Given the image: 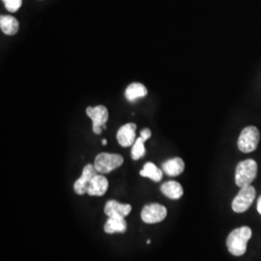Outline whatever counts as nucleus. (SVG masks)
<instances>
[{
	"instance_id": "f257e3e1",
	"label": "nucleus",
	"mask_w": 261,
	"mask_h": 261,
	"mask_svg": "<svg viewBox=\"0 0 261 261\" xmlns=\"http://www.w3.org/2000/svg\"><path fill=\"white\" fill-rule=\"evenodd\" d=\"M252 237V229L242 226L232 230L226 239L227 250L235 256H241L247 251V245Z\"/></svg>"
},
{
	"instance_id": "f03ea898",
	"label": "nucleus",
	"mask_w": 261,
	"mask_h": 261,
	"mask_svg": "<svg viewBox=\"0 0 261 261\" xmlns=\"http://www.w3.org/2000/svg\"><path fill=\"white\" fill-rule=\"evenodd\" d=\"M257 174V163L248 159L240 162L235 170V183L240 188L250 186Z\"/></svg>"
},
{
	"instance_id": "7ed1b4c3",
	"label": "nucleus",
	"mask_w": 261,
	"mask_h": 261,
	"mask_svg": "<svg viewBox=\"0 0 261 261\" xmlns=\"http://www.w3.org/2000/svg\"><path fill=\"white\" fill-rule=\"evenodd\" d=\"M260 140V133L254 126H248L243 129L238 139V148L243 153H251L257 148Z\"/></svg>"
},
{
	"instance_id": "20e7f679",
	"label": "nucleus",
	"mask_w": 261,
	"mask_h": 261,
	"mask_svg": "<svg viewBox=\"0 0 261 261\" xmlns=\"http://www.w3.org/2000/svg\"><path fill=\"white\" fill-rule=\"evenodd\" d=\"M124 163V159L119 154L112 153H101L97 155L94 162V167L100 173H110L112 170L121 167Z\"/></svg>"
},
{
	"instance_id": "39448f33",
	"label": "nucleus",
	"mask_w": 261,
	"mask_h": 261,
	"mask_svg": "<svg viewBox=\"0 0 261 261\" xmlns=\"http://www.w3.org/2000/svg\"><path fill=\"white\" fill-rule=\"evenodd\" d=\"M86 114L92 120V129L96 135H100L103 129H106V124L109 121V111L102 106L88 107L86 109Z\"/></svg>"
},
{
	"instance_id": "423d86ee",
	"label": "nucleus",
	"mask_w": 261,
	"mask_h": 261,
	"mask_svg": "<svg viewBox=\"0 0 261 261\" xmlns=\"http://www.w3.org/2000/svg\"><path fill=\"white\" fill-rule=\"evenodd\" d=\"M255 195V189L251 185L241 188L240 192L232 201V210L236 213H244L252 205Z\"/></svg>"
},
{
	"instance_id": "0eeeda50",
	"label": "nucleus",
	"mask_w": 261,
	"mask_h": 261,
	"mask_svg": "<svg viewBox=\"0 0 261 261\" xmlns=\"http://www.w3.org/2000/svg\"><path fill=\"white\" fill-rule=\"evenodd\" d=\"M168 215V210L165 206L158 203H152L144 206L141 211V220L145 224H157L163 222Z\"/></svg>"
},
{
	"instance_id": "6e6552de",
	"label": "nucleus",
	"mask_w": 261,
	"mask_h": 261,
	"mask_svg": "<svg viewBox=\"0 0 261 261\" xmlns=\"http://www.w3.org/2000/svg\"><path fill=\"white\" fill-rule=\"evenodd\" d=\"M97 169L94 167V165H86L83 170L82 176L79 178L74 184V190L75 194L83 196L84 194H87L88 187L90 185L93 178L97 175Z\"/></svg>"
},
{
	"instance_id": "1a4fd4ad",
	"label": "nucleus",
	"mask_w": 261,
	"mask_h": 261,
	"mask_svg": "<svg viewBox=\"0 0 261 261\" xmlns=\"http://www.w3.org/2000/svg\"><path fill=\"white\" fill-rule=\"evenodd\" d=\"M137 125L135 123H127L119 128L116 138L122 147L133 146L136 141Z\"/></svg>"
},
{
	"instance_id": "9d476101",
	"label": "nucleus",
	"mask_w": 261,
	"mask_h": 261,
	"mask_svg": "<svg viewBox=\"0 0 261 261\" xmlns=\"http://www.w3.org/2000/svg\"><path fill=\"white\" fill-rule=\"evenodd\" d=\"M105 214L108 217H127L132 211V206L130 204L120 203L116 200H110L106 203L103 208Z\"/></svg>"
},
{
	"instance_id": "9b49d317",
	"label": "nucleus",
	"mask_w": 261,
	"mask_h": 261,
	"mask_svg": "<svg viewBox=\"0 0 261 261\" xmlns=\"http://www.w3.org/2000/svg\"><path fill=\"white\" fill-rule=\"evenodd\" d=\"M109 189V181L103 175L97 174L88 187L87 194L91 196H102Z\"/></svg>"
},
{
	"instance_id": "f8f14e48",
	"label": "nucleus",
	"mask_w": 261,
	"mask_h": 261,
	"mask_svg": "<svg viewBox=\"0 0 261 261\" xmlns=\"http://www.w3.org/2000/svg\"><path fill=\"white\" fill-rule=\"evenodd\" d=\"M105 232L108 234L125 233L127 223L123 217H109L103 226Z\"/></svg>"
},
{
	"instance_id": "ddd939ff",
	"label": "nucleus",
	"mask_w": 261,
	"mask_h": 261,
	"mask_svg": "<svg viewBox=\"0 0 261 261\" xmlns=\"http://www.w3.org/2000/svg\"><path fill=\"white\" fill-rule=\"evenodd\" d=\"M163 171L168 176H178L185 169V163L181 158L169 159L166 161L163 166Z\"/></svg>"
},
{
	"instance_id": "4468645a",
	"label": "nucleus",
	"mask_w": 261,
	"mask_h": 261,
	"mask_svg": "<svg viewBox=\"0 0 261 261\" xmlns=\"http://www.w3.org/2000/svg\"><path fill=\"white\" fill-rule=\"evenodd\" d=\"M147 94H148L147 88L140 83L130 84L125 90V97L130 103H134L140 99L144 98Z\"/></svg>"
},
{
	"instance_id": "2eb2a0df",
	"label": "nucleus",
	"mask_w": 261,
	"mask_h": 261,
	"mask_svg": "<svg viewBox=\"0 0 261 261\" xmlns=\"http://www.w3.org/2000/svg\"><path fill=\"white\" fill-rule=\"evenodd\" d=\"M0 28H1V31L5 35L14 36L19 31V21H18V19L12 16H1L0 17Z\"/></svg>"
},
{
	"instance_id": "dca6fc26",
	"label": "nucleus",
	"mask_w": 261,
	"mask_h": 261,
	"mask_svg": "<svg viewBox=\"0 0 261 261\" xmlns=\"http://www.w3.org/2000/svg\"><path fill=\"white\" fill-rule=\"evenodd\" d=\"M161 192L170 199H179L184 194L183 188L176 181L164 183L161 187Z\"/></svg>"
},
{
	"instance_id": "f3484780",
	"label": "nucleus",
	"mask_w": 261,
	"mask_h": 261,
	"mask_svg": "<svg viewBox=\"0 0 261 261\" xmlns=\"http://www.w3.org/2000/svg\"><path fill=\"white\" fill-rule=\"evenodd\" d=\"M163 170L153 163H146L140 170V174L142 177L149 178L154 182H159L163 178Z\"/></svg>"
},
{
	"instance_id": "a211bd4d",
	"label": "nucleus",
	"mask_w": 261,
	"mask_h": 261,
	"mask_svg": "<svg viewBox=\"0 0 261 261\" xmlns=\"http://www.w3.org/2000/svg\"><path fill=\"white\" fill-rule=\"evenodd\" d=\"M145 141L146 140L141 137L136 140L135 143L133 144L132 151H130V157L133 160H135V161L140 160L145 155V145H144Z\"/></svg>"
},
{
	"instance_id": "6ab92c4d",
	"label": "nucleus",
	"mask_w": 261,
	"mask_h": 261,
	"mask_svg": "<svg viewBox=\"0 0 261 261\" xmlns=\"http://www.w3.org/2000/svg\"><path fill=\"white\" fill-rule=\"evenodd\" d=\"M5 8L11 13H16L22 5V0H2Z\"/></svg>"
},
{
	"instance_id": "aec40b11",
	"label": "nucleus",
	"mask_w": 261,
	"mask_h": 261,
	"mask_svg": "<svg viewBox=\"0 0 261 261\" xmlns=\"http://www.w3.org/2000/svg\"><path fill=\"white\" fill-rule=\"evenodd\" d=\"M151 135H152V133H151V130L148 128H145V129H143V130L140 132V137L143 138L145 140H149L150 138H151Z\"/></svg>"
},
{
	"instance_id": "412c9836",
	"label": "nucleus",
	"mask_w": 261,
	"mask_h": 261,
	"mask_svg": "<svg viewBox=\"0 0 261 261\" xmlns=\"http://www.w3.org/2000/svg\"><path fill=\"white\" fill-rule=\"evenodd\" d=\"M257 211H258L259 214L261 215V196L259 197L258 201H257Z\"/></svg>"
},
{
	"instance_id": "4be33fe9",
	"label": "nucleus",
	"mask_w": 261,
	"mask_h": 261,
	"mask_svg": "<svg viewBox=\"0 0 261 261\" xmlns=\"http://www.w3.org/2000/svg\"><path fill=\"white\" fill-rule=\"evenodd\" d=\"M102 143H103V145H107V143H108V140H102Z\"/></svg>"
}]
</instances>
